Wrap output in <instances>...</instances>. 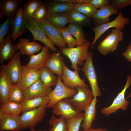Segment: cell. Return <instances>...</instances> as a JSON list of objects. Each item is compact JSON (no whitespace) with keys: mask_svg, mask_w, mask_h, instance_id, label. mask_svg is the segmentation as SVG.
Wrapping results in <instances>:
<instances>
[{"mask_svg":"<svg viewBox=\"0 0 131 131\" xmlns=\"http://www.w3.org/2000/svg\"><path fill=\"white\" fill-rule=\"evenodd\" d=\"M127 80L123 89L119 92L114 99L112 104L109 106L102 108L101 113L106 116L115 113L118 110H126L128 108L130 102L125 98V92L131 85V75H128L127 76Z\"/></svg>","mask_w":131,"mask_h":131,"instance_id":"obj_5","label":"cell"},{"mask_svg":"<svg viewBox=\"0 0 131 131\" xmlns=\"http://www.w3.org/2000/svg\"><path fill=\"white\" fill-rule=\"evenodd\" d=\"M0 20H1L3 18V16H2V15L0 13Z\"/></svg>","mask_w":131,"mask_h":131,"instance_id":"obj_48","label":"cell"},{"mask_svg":"<svg viewBox=\"0 0 131 131\" xmlns=\"http://www.w3.org/2000/svg\"><path fill=\"white\" fill-rule=\"evenodd\" d=\"M50 55L49 49L46 46H43L41 52L36 55L34 54L30 57V60L25 66L39 70L45 66L46 63Z\"/></svg>","mask_w":131,"mask_h":131,"instance_id":"obj_17","label":"cell"},{"mask_svg":"<svg viewBox=\"0 0 131 131\" xmlns=\"http://www.w3.org/2000/svg\"><path fill=\"white\" fill-rule=\"evenodd\" d=\"M35 127L31 128L30 129V131H47L46 130H39L38 131H36L35 129Z\"/></svg>","mask_w":131,"mask_h":131,"instance_id":"obj_46","label":"cell"},{"mask_svg":"<svg viewBox=\"0 0 131 131\" xmlns=\"http://www.w3.org/2000/svg\"><path fill=\"white\" fill-rule=\"evenodd\" d=\"M93 58L92 53L89 51L82 70L89 82L94 97L97 98L102 96V92L98 84L97 76L93 64Z\"/></svg>","mask_w":131,"mask_h":131,"instance_id":"obj_8","label":"cell"},{"mask_svg":"<svg viewBox=\"0 0 131 131\" xmlns=\"http://www.w3.org/2000/svg\"><path fill=\"white\" fill-rule=\"evenodd\" d=\"M47 11L45 4L42 1L40 5L33 13L32 19L39 22L45 19Z\"/></svg>","mask_w":131,"mask_h":131,"instance_id":"obj_38","label":"cell"},{"mask_svg":"<svg viewBox=\"0 0 131 131\" xmlns=\"http://www.w3.org/2000/svg\"><path fill=\"white\" fill-rule=\"evenodd\" d=\"M110 5L118 10L131 5V0H110Z\"/></svg>","mask_w":131,"mask_h":131,"instance_id":"obj_42","label":"cell"},{"mask_svg":"<svg viewBox=\"0 0 131 131\" xmlns=\"http://www.w3.org/2000/svg\"><path fill=\"white\" fill-rule=\"evenodd\" d=\"M84 116V113H82L73 118L65 119L67 125V131H79Z\"/></svg>","mask_w":131,"mask_h":131,"instance_id":"obj_37","label":"cell"},{"mask_svg":"<svg viewBox=\"0 0 131 131\" xmlns=\"http://www.w3.org/2000/svg\"><path fill=\"white\" fill-rule=\"evenodd\" d=\"M77 3H87L92 5L97 9L109 5V0H75Z\"/></svg>","mask_w":131,"mask_h":131,"instance_id":"obj_40","label":"cell"},{"mask_svg":"<svg viewBox=\"0 0 131 131\" xmlns=\"http://www.w3.org/2000/svg\"><path fill=\"white\" fill-rule=\"evenodd\" d=\"M128 131H131V128L129 129Z\"/></svg>","mask_w":131,"mask_h":131,"instance_id":"obj_49","label":"cell"},{"mask_svg":"<svg viewBox=\"0 0 131 131\" xmlns=\"http://www.w3.org/2000/svg\"><path fill=\"white\" fill-rule=\"evenodd\" d=\"M8 101L21 104L24 101L22 90L17 85H12L8 95Z\"/></svg>","mask_w":131,"mask_h":131,"instance_id":"obj_35","label":"cell"},{"mask_svg":"<svg viewBox=\"0 0 131 131\" xmlns=\"http://www.w3.org/2000/svg\"><path fill=\"white\" fill-rule=\"evenodd\" d=\"M83 26L72 23H69L67 27L73 36L75 38L78 46L84 44L88 41L85 37V33L83 30Z\"/></svg>","mask_w":131,"mask_h":131,"instance_id":"obj_30","label":"cell"},{"mask_svg":"<svg viewBox=\"0 0 131 131\" xmlns=\"http://www.w3.org/2000/svg\"><path fill=\"white\" fill-rule=\"evenodd\" d=\"M12 85L5 72L0 68V101L1 104L8 101V95Z\"/></svg>","mask_w":131,"mask_h":131,"instance_id":"obj_26","label":"cell"},{"mask_svg":"<svg viewBox=\"0 0 131 131\" xmlns=\"http://www.w3.org/2000/svg\"><path fill=\"white\" fill-rule=\"evenodd\" d=\"M61 50L51 53L45 64L46 66L58 76H61L63 72L64 62Z\"/></svg>","mask_w":131,"mask_h":131,"instance_id":"obj_20","label":"cell"},{"mask_svg":"<svg viewBox=\"0 0 131 131\" xmlns=\"http://www.w3.org/2000/svg\"><path fill=\"white\" fill-rule=\"evenodd\" d=\"M131 97V91L130 92L129 94L128 95L126 98V99L127 100L129 98Z\"/></svg>","mask_w":131,"mask_h":131,"instance_id":"obj_47","label":"cell"},{"mask_svg":"<svg viewBox=\"0 0 131 131\" xmlns=\"http://www.w3.org/2000/svg\"><path fill=\"white\" fill-rule=\"evenodd\" d=\"M123 32L116 28H113L107 36L101 41L97 49L101 54L106 55L116 51L119 43L123 39Z\"/></svg>","mask_w":131,"mask_h":131,"instance_id":"obj_4","label":"cell"},{"mask_svg":"<svg viewBox=\"0 0 131 131\" xmlns=\"http://www.w3.org/2000/svg\"><path fill=\"white\" fill-rule=\"evenodd\" d=\"M85 131H108L105 129L102 128L93 129L91 127Z\"/></svg>","mask_w":131,"mask_h":131,"instance_id":"obj_45","label":"cell"},{"mask_svg":"<svg viewBox=\"0 0 131 131\" xmlns=\"http://www.w3.org/2000/svg\"><path fill=\"white\" fill-rule=\"evenodd\" d=\"M90 44L87 41L84 45L74 48H61L62 54L70 59L72 63L71 68L74 70L80 71L78 65H83L88 54V49Z\"/></svg>","mask_w":131,"mask_h":131,"instance_id":"obj_1","label":"cell"},{"mask_svg":"<svg viewBox=\"0 0 131 131\" xmlns=\"http://www.w3.org/2000/svg\"><path fill=\"white\" fill-rule=\"evenodd\" d=\"M47 105L23 112L18 118L22 130L35 127L42 122L46 116Z\"/></svg>","mask_w":131,"mask_h":131,"instance_id":"obj_2","label":"cell"},{"mask_svg":"<svg viewBox=\"0 0 131 131\" xmlns=\"http://www.w3.org/2000/svg\"><path fill=\"white\" fill-rule=\"evenodd\" d=\"M22 130L18 117L4 113L0 118V131H20Z\"/></svg>","mask_w":131,"mask_h":131,"instance_id":"obj_23","label":"cell"},{"mask_svg":"<svg viewBox=\"0 0 131 131\" xmlns=\"http://www.w3.org/2000/svg\"><path fill=\"white\" fill-rule=\"evenodd\" d=\"M73 8L90 18L92 17L97 10L94 6L87 3H77L74 5Z\"/></svg>","mask_w":131,"mask_h":131,"instance_id":"obj_36","label":"cell"},{"mask_svg":"<svg viewBox=\"0 0 131 131\" xmlns=\"http://www.w3.org/2000/svg\"><path fill=\"white\" fill-rule=\"evenodd\" d=\"M52 90L51 87L46 86L40 79L23 91V93L25 99H29L47 96Z\"/></svg>","mask_w":131,"mask_h":131,"instance_id":"obj_14","label":"cell"},{"mask_svg":"<svg viewBox=\"0 0 131 131\" xmlns=\"http://www.w3.org/2000/svg\"><path fill=\"white\" fill-rule=\"evenodd\" d=\"M45 19L56 27L62 29L70 22L68 12L54 14H47Z\"/></svg>","mask_w":131,"mask_h":131,"instance_id":"obj_24","label":"cell"},{"mask_svg":"<svg viewBox=\"0 0 131 131\" xmlns=\"http://www.w3.org/2000/svg\"><path fill=\"white\" fill-rule=\"evenodd\" d=\"M47 14H54L68 12L73 8L75 4L66 3L55 2L53 1H47L45 3Z\"/></svg>","mask_w":131,"mask_h":131,"instance_id":"obj_28","label":"cell"},{"mask_svg":"<svg viewBox=\"0 0 131 131\" xmlns=\"http://www.w3.org/2000/svg\"><path fill=\"white\" fill-rule=\"evenodd\" d=\"M22 9L21 7H20L15 16L10 20V34L13 42L27 30L22 17Z\"/></svg>","mask_w":131,"mask_h":131,"instance_id":"obj_15","label":"cell"},{"mask_svg":"<svg viewBox=\"0 0 131 131\" xmlns=\"http://www.w3.org/2000/svg\"><path fill=\"white\" fill-rule=\"evenodd\" d=\"M42 2L40 0H29L24 5L22 13L25 23L32 19L33 13Z\"/></svg>","mask_w":131,"mask_h":131,"instance_id":"obj_31","label":"cell"},{"mask_svg":"<svg viewBox=\"0 0 131 131\" xmlns=\"http://www.w3.org/2000/svg\"><path fill=\"white\" fill-rule=\"evenodd\" d=\"M0 109L4 113L17 117L22 112L21 104L9 101L2 104Z\"/></svg>","mask_w":131,"mask_h":131,"instance_id":"obj_33","label":"cell"},{"mask_svg":"<svg viewBox=\"0 0 131 131\" xmlns=\"http://www.w3.org/2000/svg\"><path fill=\"white\" fill-rule=\"evenodd\" d=\"M68 13L70 18V23L76 24L83 26L91 27L90 18L78 12L73 8L69 11Z\"/></svg>","mask_w":131,"mask_h":131,"instance_id":"obj_32","label":"cell"},{"mask_svg":"<svg viewBox=\"0 0 131 131\" xmlns=\"http://www.w3.org/2000/svg\"><path fill=\"white\" fill-rule=\"evenodd\" d=\"M122 55L126 60L131 62V42Z\"/></svg>","mask_w":131,"mask_h":131,"instance_id":"obj_43","label":"cell"},{"mask_svg":"<svg viewBox=\"0 0 131 131\" xmlns=\"http://www.w3.org/2000/svg\"><path fill=\"white\" fill-rule=\"evenodd\" d=\"M16 45L21 54L30 57L39 52L42 47L35 41H30L28 39L22 38L19 39Z\"/></svg>","mask_w":131,"mask_h":131,"instance_id":"obj_22","label":"cell"},{"mask_svg":"<svg viewBox=\"0 0 131 131\" xmlns=\"http://www.w3.org/2000/svg\"><path fill=\"white\" fill-rule=\"evenodd\" d=\"M78 72L76 70H71L66 66L64 63L63 74L61 76L63 84L67 87L72 89H75L78 86L88 87L85 82V80L80 77Z\"/></svg>","mask_w":131,"mask_h":131,"instance_id":"obj_11","label":"cell"},{"mask_svg":"<svg viewBox=\"0 0 131 131\" xmlns=\"http://www.w3.org/2000/svg\"><path fill=\"white\" fill-rule=\"evenodd\" d=\"M48 123L50 127L49 131H67L68 128L65 119L62 117L57 118L52 114Z\"/></svg>","mask_w":131,"mask_h":131,"instance_id":"obj_34","label":"cell"},{"mask_svg":"<svg viewBox=\"0 0 131 131\" xmlns=\"http://www.w3.org/2000/svg\"><path fill=\"white\" fill-rule=\"evenodd\" d=\"M40 79L47 87H55L58 78L48 67L45 66L39 70Z\"/></svg>","mask_w":131,"mask_h":131,"instance_id":"obj_29","label":"cell"},{"mask_svg":"<svg viewBox=\"0 0 131 131\" xmlns=\"http://www.w3.org/2000/svg\"><path fill=\"white\" fill-rule=\"evenodd\" d=\"M26 28L32 33L33 41H39L44 44L52 51L56 52L57 49L49 41L45 33L36 21L31 19L25 23Z\"/></svg>","mask_w":131,"mask_h":131,"instance_id":"obj_12","label":"cell"},{"mask_svg":"<svg viewBox=\"0 0 131 131\" xmlns=\"http://www.w3.org/2000/svg\"><path fill=\"white\" fill-rule=\"evenodd\" d=\"M37 22L53 45L58 46L60 48H66L67 44L62 37L61 29L56 27L45 19Z\"/></svg>","mask_w":131,"mask_h":131,"instance_id":"obj_10","label":"cell"},{"mask_svg":"<svg viewBox=\"0 0 131 131\" xmlns=\"http://www.w3.org/2000/svg\"><path fill=\"white\" fill-rule=\"evenodd\" d=\"M40 79L39 70L23 66L21 80L17 85L23 91Z\"/></svg>","mask_w":131,"mask_h":131,"instance_id":"obj_16","label":"cell"},{"mask_svg":"<svg viewBox=\"0 0 131 131\" xmlns=\"http://www.w3.org/2000/svg\"><path fill=\"white\" fill-rule=\"evenodd\" d=\"M57 83L53 90L48 95L49 102L47 105V108H52L57 102L66 98H71L77 92L75 89L69 88L63 83L61 76H58Z\"/></svg>","mask_w":131,"mask_h":131,"instance_id":"obj_9","label":"cell"},{"mask_svg":"<svg viewBox=\"0 0 131 131\" xmlns=\"http://www.w3.org/2000/svg\"><path fill=\"white\" fill-rule=\"evenodd\" d=\"M49 102V99L48 95L31 99H25L21 104L22 112H23L47 105Z\"/></svg>","mask_w":131,"mask_h":131,"instance_id":"obj_27","label":"cell"},{"mask_svg":"<svg viewBox=\"0 0 131 131\" xmlns=\"http://www.w3.org/2000/svg\"><path fill=\"white\" fill-rule=\"evenodd\" d=\"M23 0H0V13L7 19H11L16 15Z\"/></svg>","mask_w":131,"mask_h":131,"instance_id":"obj_21","label":"cell"},{"mask_svg":"<svg viewBox=\"0 0 131 131\" xmlns=\"http://www.w3.org/2000/svg\"><path fill=\"white\" fill-rule=\"evenodd\" d=\"M10 20L7 19L0 25V44L3 42L6 36L8 34L10 27Z\"/></svg>","mask_w":131,"mask_h":131,"instance_id":"obj_41","label":"cell"},{"mask_svg":"<svg viewBox=\"0 0 131 131\" xmlns=\"http://www.w3.org/2000/svg\"><path fill=\"white\" fill-rule=\"evenodd\" d=\"M97 98L94 97L90 104L84 111L83 123L81 126L85 131L91 127V125L95 120L96 114V105L98 101Z\"/></svg>","mask_w":131,"mask_h":131,"instance_id":"obj_25","label":"cell"},{"mask_svg":"<svg viewBox=\"0 0 131 131\" xmlns=\"http://www.w3.org/2000/svg\"><path fill=\"white\" fill-rule=\"evenodd\" d=\"M77 93L71 98L64 99L81 111H84L90 104L94 98L91 89L88 87L77 86Z\"/></svg>","mask_w":131,"mask_h":131,"instance_id":"obj_3","label":"cell"},{"mask_svg":"<svg viewBox=\"0 0 131 131\" xmlns=\"http://www.w3.org/2000/svg\"><path fill=\"white\" fill-rule=\"evenodd\" d=\"M10 34L5 37L2 42L0 44V63L3 64L4 61L10 60L18 52V49L12 42Z\"/></svg>","mask_w":131,"mask_h":131,"instance_id":"obj_19","label":"cell"},{"mask_svg":"<svg viewBox=\"0 0 131 131\" xmlns=\"http://www.w3.org/2000/svg\"><path fill=\"white\" fill-rule=\"evenodd\" d=\"M118 11L110 5L97 10L91 17L95 27L109 22L110 16L117 14Z\"/></svg>","mask_w":131,"mask_h":131,"instance_id":"obj_18","label":"cell"},{"mask_svg":"<svg viewBox=\"0 0 131 131\" xmlns=\"http://www.w3.org/2000/svg\"><path fill=\"white\" fill-rule=\"evenodd\" d=\"M52 113L56 115L61 116L65 119L74 117L81 112L64 99L56 103L52 107Z\"/></svg>","mask_w":131,"mask_h":131,"instance_id":"obj_13","label":"cell"},{"mask_svg":"<svg viewBox=\"0 0 131 131\" xmlns=\"http://www.w3.org/2000/svg\"><path fill=\"white\" fill-rule=\"evenodd\" d=\"M61 33L62 37L69 48H74L78 46L75 39H74L67 27L61 29Z\"/></svg>","mask_w":131,"mask_h":131,"instance_id":"obj_39","label":"cell"},{"mask_svg":"<svg viewBox=\"0 0 131 131\" xmlns=\"http://www.w3.org/2000/svg\"><path fill=\"white\" fill-rule=\"evenodd\" d=\"M52 1L56 2L69 3L74 4L77 3L75 0H53Z\"/></svg>","mask_w":131,"mask_h":131,"instance_id":"obj_44","label":"cell"},{"mask_svg":"<svg viewBox=\"0 0 131 131\" xmlns=\"http://www.w3.org/2000/svg\"><path fill=\"white\" fill-rule=\"evenodd\" d=\"M19 52H18L10 60L7 64L0 66L5 72L12 85H17L20 82L23 66L20 61Z\"/></svg>","mask_w":131,"mask_h":131,"instance_id":"obj_7","label":"cell"},{"mask_svg":"<svg viewBox=\"0 0 131 131\" xmlns=\"http://www.w3.org/2000/svg\"><path fill=\"white\" fill-rule=\"evenodd\" d=\"M128 17H123L122 11H120L115 19L112 21L99 25L97 27H91L94 33V37L91 43L90 49H92L98 39L108 30L111 28H116L123 30L125 25L130 22Z\"/></svg>","mask_w":131,"mask_h":131,"instance_id":"obj_6","label":"cell"}]
</instances>
